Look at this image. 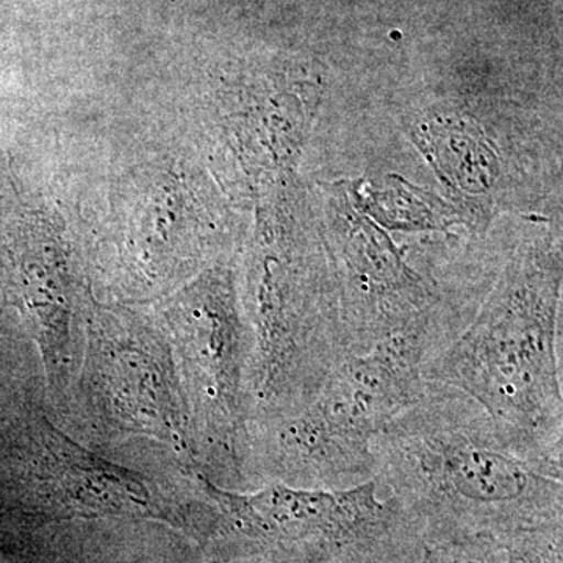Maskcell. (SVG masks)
<instances>
[{"label": "cell", "mask_w": 563, "mask_h": 563, "mask_svg": "<svg viewBox=\"0 0 563 563\" xmlns=\"http://www.w3.org/2000/svg\"><path fill=\"white\" fill-rule=\"evenodd\" d=\"M195 481L209 507V542H239L299 563L372 554L412 525L374 479L343 490L274 483L251 493L228 490L203 473Z\"/></svg>", "instance_id": "obj_4"}, {"label": "cell", "mask_w": 563, "mask_h": 563, "mask_svg": "<svg viewBox=\"0 0 563 563\" xmlns=\"http://www.w3.org/2000/svg\"><path fill=\"white\" fill-rule=\"evenodd\" d=\"M561 257H515L468 328L426 355L424 383L453 388L488 413L520 453L563 470Z\"/></svg>", "instance_id": "obj_2"}, {"label": "cell", "mask_w": 563, "mask_h": 563, "mask_svg": "<svg viewBox=\"0 0 563 563\" xmlns=\"http://www.w3.org/2000/svg\"><path fill=\"white\" fill-rule=\"evenodd\" d=\"M172 352L187 402L199 465L244 479L251 420L252 339L228 291L199 292L173 331Z\"/></svg>", "instance_id": "obj_5"}, {"label": "cell", "mask_w": 563, "mask_h": 563, "mask_svg": "<svg viewBox=\"0 0 563 563\" xmlns=\"http://www.w3.org/2000/svg\"><path fill=\"white\" fill-rule=\"evenodd\" d=\"M24 459L32 512L49 521L152 520L188 536L192 499L174 498L132 472L74 442L46 418L29 432Z\"/></svg>", "instance_id": "obj_7"}, {"label": "cell", "mask_w": 563, "mask_h": 563, "mask_svg": "<svg viewBox=\"0 0 563 563\" xmlns=\"http://www.w3.org/2000/svg\"><path fill=\"white\" fill-rule=\"evenodd\" d=\"M246 553L235 555L222 563H299L285 555L269 553V551L244 550Z\"/></svg>", "instance_id": "obj_10"}, {"label": "cell", "mask_w": 563, "mask_h": 563, "mask_svg": "<svg viewBox=\"0 0 563 563\" xmlns=\"http://www.w3.org/2000/svg\"><path fill=\"white\" fill-rule=\"evenodd\" d=\"M80 399L95 424L117 437L172 448L187 472H201L172 347L141 329L99 328L81 351Z\"/></svg>", "instance_id": "obj_6"}, {"label": "cell", "mask_w": 563, "mask_h": 563, "mask_svg": "<svg viewBox=\"0 0 563 563\" xmlns=\"http://www.w3.org/2000/svg\"><path fill=\"white\" fill-rule=\"evenodd\" d=\"M418 563H504L501 537L476 533L426 542Z\"/></svg>", "instance_id": "obj_8"}, {"label": "cell", "mask_w": 563, "mask_h": 563, "mask_svg": "<svg viewBox=\"0 0 563 563\" xmlns=\"http://www.w3.org/2000/svg\"><path fill=\"white\" fill-rule=\"evenodd\" d=\"M374 481L428 542L562 525L563 470L520 453L479 404L426 383L377 433Z\"/></svg>", "instance_id": "obj_1"}, {"label": "cell", "mask_w": 563, "mask_h": 563, "mask_svg": "<svg viewBox=\"0 0 563 563\" xmlns=\"http://www.w3.org/2000/svg\"><path fill=\"white\" fill-rule=\"evenodd\" d=\"M504 563H562V525L501 537Z\"/></svg>", "instance_id": "obj_9"}, {"label": "cell", "mask_w": 563, "mask_h": 563, "mask_svg": "<svg viewBox=\"0 0 563 563\" xmlns=\"http://www.w3.org/2000/svg\"><path fill=\"white\" fill-rule=\"evenodd\" d=\"M429 329L395 333L344 358L310 401L250 422L244 477L343 490L376 474L373 442L424 393Z\"/></svg>", "instance_id": "obj_3"}]
</instances>
